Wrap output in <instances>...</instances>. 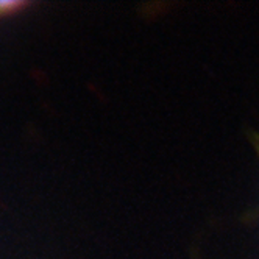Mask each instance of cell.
Listing matches in <instances>:
<instances>
[{
    "label": "cell",
    "mask_w": 259,
    "mask_h": 259,
    "mask_svg": "<svg viewBox=\"0 0 259 259\" xmlns=\"http://www.w3.org/2000/svg\"><path fill=\"white\" fill-rule=\"evenodd\" d=\"M250 141H251V144H253V147H254V152H256L257 159H259V133H257V132L250 133Z\"/></svg>",
    "instance_id": "2"
},
{
    "label": "cell",
    "mask_w": 259,
    "mask_h": 259,
    "mask_svg": "<svg viewBox=\"0 0 259 259\" xmlns=\"http://www.w3.org/2000/svg\"><path fill=\"white\" fill-rule=\"evenodd\" d=\"M25 7H27V4L21 2V0H0V19L8 14L17 13Z\"/></svg>",
    "instance_id": "1"
}]
</instances>
